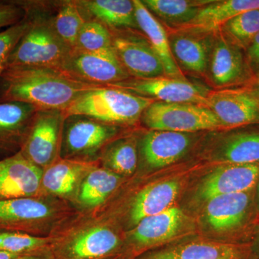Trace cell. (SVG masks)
I'll return each instance as SVG.
<instances>
[{
    "label": "cell",
    "instance_id": "obj_1",
    "mask_svg": "<svg viewBox=\"0 0 259 259\" xmlns=\"http://www.w3.org/2000/svg\"><path fill=\"white\" fill-rule=\"evenodd\" d=\"M100 87L80 81L59 68L10 66L0 78V102L64 111L83 93Z\"/></svg>",
    "mask_w": 259,
    "mask_h": 259
},
{
    "label": "cell",
    "instance_id": "obj_2",
    "mask_svg": "<svg viewBox=\"0 0 259 259\" xmlns=\"http://www.w3.org/2000/svg\"><path fill=\"white\" fill-rule=\"evenodd\" d=\"M30 19V25L10 54V66H49L61 69L71 52L54 28L53 18L38 3L17 1Z\"/></svg>",
    "mask_w": 259,
    "mask_h": 259
},
{
    "label": "cell",
    "instance_id": "obj_3",
    "mask_svg": "<svg viewBox=\"0 0 259 259\" xmlns=\"http://www.w3.org/2000/svg\"><path fill=\"white\" fill-rule=\"evenodd\" d=\"M154 101L120 89L102 86L83 93L64 112L66 117L83 115L110 125H133Z\"/></svg>",
    "mask_w": 259,
    "mask_h": 259
},
{
    "label": "cell",
    "instance_id": "obj_4",
    "mask_svg": "<svg viewBox=\"0 0 259 259\" xmlns=\"http://www.w3.org/2000/svg\"><path fill=\"white\" fill-rule=\"evenodd\" d=\"M141 120L151 130L182 134L225 130L208 107L187 102L154 101L143 112Z\"/></svg>",
    "mask_w": 259,
    "mask_h": 259
},
{
    "label": "cell",
    "instance_id": "obj_5",
    "mask_svg": "<svg viewBox=\"0 0 259 259\" xmlns=\"http://www.w3.org/2000/svg\"><path fill=\"white\" fill-rule=\"evenodd\" d=\"M120 126L110 125L83 115L66 117L61 158L89 161L113 141Z\"/></svg>",
    "mask_w": 259,
    "mask_h": 259
},
{
    "label": "cell",
    "instance_id": "obj_6",
    "mask_svg": "<svg viewBox=\"0 0 259 259\" xmlns=\"http://www.w3.org/2000/svg\"><path fill=\"white\" fill-rule=\"evenodd\" d=\"M64 110H37L20 153L40 168H47L61 157Z\"/></svg>",
    "mask_w": 259,
    "mask_h": 259
},
{
    "label": "cell",
    "instance_id": "obj_7",
    "mask_svg": "<svg viewBox=\"0 0 259 259\" xmlns=\"http://www.w3.org/2000/svg\"><path fill=\"white\" fill-rule=\"evenodd\" d=\"M107 86L120 89L138 96L152 99L155 101L187 102L204 106L206 105L207 95L211 91L204 85L166 76L151 79L131 77Z\"/></svg>",
    "mask_w": 259,
    "mask_h": 259
},
{
    "label": "cell",
    "instance_id": "obj_8",
    "mask_svg": "<svg viewBox=\"0 0 259 259\" xmlns=\"http://www.w3.org/2000/svg\"><path fill=\"white\" fill-rule=\"evenodd\" d=\"M61 69L83 82L101 86L131 78L114 49L98 53L71 49Z\"/></svg>",
    "mask_w": 259,
    "mask_h": 259
},
{
    "label": "cell",
    "instance_id": "obj_9",
    "mask_svg": "<svg viewBox=\"0 0 259 259\" xmlns=\"http://www.w3.org/2000/svg\"><path fill=\"white\" fill-rule=\"evenodd\" d=\"M205 106L215 115L225 130L259 123V99L249 89L211 90Z\"/></svg>",
    "mask_w": 259,
    "mask_h": 259
},
{
    "label": "cell",
    "instance_id": "obj_10",
    "mask_svg": "<svg viewBox=\"0 0 259 259\" xmlns=\"http://www.w3.org/2000/svg\"><path fill=\"white\" fill-rule=\"evenodd\" d=\"M110 31L116 55L131 78L151 79L165 76L163 64L147 38L125 30Z\"/></svg>",
    "mask_w": 259,
    "mask_h": 259
},
{
    "label": "cell",
    "instance_id": "obj_11",
    "mask_svg": "<svg viewBox=\"0 0 259 259\" xmlns=\"http://www.w3.org/2000/svg\"><path fill=\"white\" fill-rule=\"evenodd\" d=\"M207 74L212 84L220 89L243 82L248 76L241 48L230 41L220 30L214 33Z\"/></svg>",
    "mask_w": 259,
    "mask_h": 259
},
{
    "label": "cell",
    "instance_id": "obj_12",
    "mask_svg": "<svg viewBox=\"0 0 259 259\" xmlns=\"http://www.w3.org/2000/svg\"><path fill=\"white\" fill-rule=\"evenodd\" d=\"M44 169L19 152L0 161V201L35 197Z\"/></svg>",
    "mask_w": 259,
    "mask_h": 259
},
{
    "label": "cell",
    "instance_id": "obj_13",
    "mask_svg": "<svg viewBox=\"0 0 259 259\" xmlns=\"http://www.w3.org/2000/svg\"><path fill=\"white\" fill-rule=\"evenodd\" d=\"M259 179L255 164H226L213 170L202 180L197 191L199 199L207 202L224 194L248 192Z\"/></svg>",
    "mask_w": 259,
    "mask_h": 259
},
{
    "label": "cell",
    "instance_id": "obj_14",
    "mask_svg": "<svg viewBox=\"0 0 259 259\" xmlns=\"http://www.w3.org/2000/svg\"><path fill=\"white\" fill-rule=\"evenodd\" d=\"M55 212L51 204L35 197L0 201V231H36L38 225L50 221Z\"/></svg>",
    "mask_w": 259,
    "mask_h": 259
},
{
    "label": "cell",
    "instance_id": "obj_15",
    "mask_svg": "<svg viewBox=\"0 0 259 259\" xmlns=\"http://www.w3.org/2000/svg\"><path fill=\"white\" fill-rule=\"evenodd\" d=\"M192 144V134L151 130L141 139V158L150 168H163L183 157Z\"/></svg>",
    "mask_w": 259,
    "mask_h": 259
},
{
    "label": "cell",
    "instance_id": "obj_16",
    "mask_svg": "<svg viewBox=\"0 0 259 259\" xmlns=\"http://www.w3.org/2000/svg\"><path fill=\"white\" fill-rule=\"evenodd\" d=\"M168 39L178 66L193 74H207L214 33L172 30Z\"/></svg>",
    "mask_w": 259,
    "mask_h": 259
},
{
    "label": "cell",
    "instance_id": "obj_17",
    "mask_svg": "<svg viewBox=\"0 0 259 259\" xmlns=\"http://www.w3.org/2000/svg\"><path fill=\"white\" fill-rule=\"evenodd\" d=\"M37 110L23 102H0V154L20 152Z\"/></svg>",
    "mask_w": 259,
    "mask_h": 259
},
{
    "label": "cell",
    "instance_id": "obj_18",
    "mask_svg": "<svg viewBox=\"0 0 259 259\" xmlns=\"http://www.w3.org/2000/svg\"><path fill=\"white\" fill-rule=\"evenodd\" d=\"M120 238L103 226L90 227L76 233L60 249L61 259H102L118 248Z\"/></svg>",
    "mask_w": 259,
    "mask_h": 259
},
{
    "label": "cell",
    "instance_id": "obj_19",
    "mask_svg": "<svg viewBox=\"0 0 259 259\" xmlns=\"http://www.w3.org/2000/svg\"><path fill=\"white\" fill-rule=\"evenodd\" d=\"M86 20H94L110 30L139 28L134 0H76Z\"/></svg>",
    "mask_w": 259,
    "mask_h": 259
},
{
    "label": "cell",
    "instance_id": "obj_20",
    "mask_svg": "<svg viewBox=\"0 0 259 259\" xmlns=\"http://www.w3.org/2000/svg\"><path fill=\"white\" fill-rule=\"evenodd\" d=\"M185 220L182 209L170 207L164 212L140 221L131 231V238L141 246L159 244L175 238L185 226Z\"/></svg>",
    "mask_w": 259,
    "mask_h": 259
},
{
    "label": "cell",
    "instance_id": "obj_21",
    "mask_svg": "<svg viewBox=\"0 0 259 259\" xmlns=\"http://www.w3.org/2000/svg\"><path fill=\"white\" fill-rule=\"evenodd\" d=\"M258 9L259 0L210 1L199 10L198 14L190 23L174 30L214 33L219 31L228 20L237 15Z\"/></svg>",
    "mask_w": 259,
    "mask_h": 259
},
{
    "label": "cell",
    "instance_id": "obj_22",
    "mask_svg": "<svg viewBox=\"0 0 259 259\" xmlns=\"http://www.w3.org/2000/svg\"><path fill=\"white\" fill-rule=\"evenodd\" d=\"M209 154L225 164H255L259 161V131L227 134L209 148Z\"/></svg>",
    "mask_w": 259,
    "mask_h": 259
},
{
    "label": "cell",
    "instance_id": "obj_23",
    "mask_svg": "<svg viewBox=\"0 0 259 259\" xmlns=\"http://www.w3.org/2000/svg\"><path fill=\"white\" fill-rule=\"evenodd\" d=\"M134 2L138 25L146 34L148 41L159 57L164 69L165 76L187 79L172 54L168 32L141 0H134Z\"/></svg>",
    "mask_w": 259,
    "mask_h": 259
},
{
    "label": "cell",
    "instance_id": "obj_24",
    "mask_svg": "<svg viewBox=\"0 0 259 259\" xmlns=\"http://www.w3.org/2000/svg\"><path fill=\"white\" fill-rule=\"evenodd\" d=\"M247 255L248 249L243 245L196 241L160 250L144 259H243Z\"/></svg>",
    "mask_w": 259,
    "mask_h": 259
},
{
    "label": "cell",
    "instance_id": "obj_25",
    "mask_svg": "<svg viewBox=\"0 0 259 259\" xmlns=\"http://www.w3.org/2000/svg\"><path fill=\"white\" fill-rule=\"evenodd\" d=\"M181 189L177 180L153 183L143 189L135 197L130 218L134 226L144 218L156 215L172 207Z\"/></svg>",
    "mask_w": 259,
    "mask_h": 259
},
{
    "label": "cell",
    "instance_id": "obj_26",
    "mask_svg": "<svg viewBox=\"0 0 259 259\" xmlns=\"http://www.w3.org/2000/svg\"><path fill=\"white\" fill-rule=\"evenodd\" d=\"M250 202L248 192L224 194L214 197L207 202L206 221L214 231H231L243 222Z\"/></svg>",
    "mask_w": 259,
    "mask_h": 259
},
{
    "label": "cell",
    "instance_id": "obj_27",
    "mask_svg": "<svg viewBox=\"0 0 259 259\" xmlns=\"http://www.w3.org/2000/svg\"><path fill=\"white\" fill-rule=\"evenodd\" d=\"M93 167L90 162L59 159L44 171L41 187L49 193L61 197L69 195L76 190L81 177Z\"/></svg>",
    "mask_w": 259,
    "mask_h": 259
},
{
    "label": "cell",
    "instance_id": "obj_28",
    "mask_svg": "<svg viewBox=\"0 0 259 259\" xmlns=\"http://www.w3.org/2000/svg\"><path fill=\"white\" fill-rule=\"evenodd\" d=\"M156 18L172 30L190 23L209 0H141Z\"/></svg>",
    "mask_w": 259,
    "mask_h": 259
},
{
    "label": "cell",
    "instance_id": "obj_29",
    "mask_svg": "<svg viewBox=\"0 0 259 259\" xmlns=\"http://www.w3.org/2000/svg\"><path fill=\"white\" fill-rule=\"evenodd\" d=\"M120 182V175L105 168H93L81 181L79 200L87 207H95L106 201Z\"/></svg>",
    "mask_w": 259,
    "mask_h": 259
},
{
    "label": "cell",
    "instance_id": "obj_30",
    "mask_svg": "<svg viewBox=\"0 0 259 259\" xmlns=\"http://www.w3.org/2000/svg\"><path fill=\"white\" fill-rule=\"evenodd\" d=\"M107 169L117 175H132L138 166L137 140L134 136L113 140L100 154Z\"/></svg>",
    "mask_w": 259,
    "mask_h": 259
},
{
    "label": "cell",
    "instance_id": "obj_31",
    "mask_svg": "<svg viewBox=\"0 0 259 259\" xmlns=\"http://www.w3.org/2000/svg\"><path fill=\"white\" fill-rule=\"evenodd\" d=\"M85 22L76 0L61 2L53 18L56 32L71 49L76 47L78 35Z\"/></svg>",
    "mask_w": 259,
    "mask_h": 259
},
{
    "label": "cell",
    "instance_id": "obj_32",
    "mask_svg": "<svg viewBox=\"0 0 259 259\" xmlns=\"http://www.w3.org/2000/svg\"><path fill=\"white\" fill-rule=\"evenodd\" d=\"M220 31L241 49H247L259 33V9L250 10L228 20Z\"/></svg>",
    "mask_w": 259,
    "mask_h": 259
},
{
    "label": "cell",
    "instance_id": "obj_33",
    "mask_svg": "<svg viewBox=\"0 0 259 259\" xmlns=\"http://www.w3.org/2000/svg\"><path fill=\"white\" fill-rule=\"evenodd\" d=\"M88 52H103L113 49L112 32L102 24L86 20L80 30L76 47Z\"/></svg>",
    "mask_w": 259,
    "mask_h": 259
},
{
    "label": "cell",
    "instance_id": "obj_34",
    "mask_svg": "<svg viewBox=\"0 0 259 259\" xmlns=\"http://www.w3.org/2000/svg\"><path fill=\"white\" fill-rule=\"evenodd\" d=\"M47 238L18 231H0V250L20 255L36 253L47 244Z\"/></svg>",
    "mask_w": 259,
    "mask_h": 259
},
{
    "label": "cell",
    "instance_id": "obj_35",
    "mask_svg": "<svg viewBox=\"0 0 259 259\" xmlns=\"http://www.w3.org/2000/svg\"><path fill=\"white\" fill-rule=\"evenodd\" d=\"M30 25V19L25 14L21 21L0 31V78L6 69L12 51Z\"/></svg>",
    "mask_w": 259,
    "mask_h": 259
},
{
    "label": "cell",
    "instance_id": "obj_36",
    "mask_svg": "<svg viewBox=\"0 0 259 259\" xmlns=\"http://www.w3.org/2000/svg\"><path fill=\"white\" fill-rule=\"evenodd\" d=\"M25 15V10L17 1L0 3V29L15 25Z\"/></svg>",
    "mask_w": 259,
    "mask_h": 259
},
{
    "label": "cell",
    "instance_id": "obj_37",
    "mask_svg": "<svg viewBox=\"0 0 259 259\" xmlns=\"http://www.w3.org/2000/svg\"><path fill=\"white\" fill-rule=\"evenodd\" d=\"M247 59L250 67L259 72V33L247 48Z\"/></svg>",
    "mask_w": 259,
    "mask_h": 259
},
{
    "label": "cell",
    "instance_id": "obj_38",
    "mask_svg": "<svg viewBox=\"0 0 259 259\" xmlns=\"http://www.w3.org/2000/svg\"><path fill=\"white\" fill-rule=\"evenodd\" d=\"M16 259H52L51 256L49 255L40 254L38 252L36 253H30V254L23 255L21 256L18 257Z\"/></svg>",
    "mask_w": 259,
    "mask_h": 259
},
{
    "label": "cell",
    "instance_id": "obj_39",
    "mask_svg": "<svg viewBox=\"0 0 259 259\" xmlns=\"http://www.w3.org/2000/svg\"><path fill=\"white\" fill-rule=\"evenodd\" d=\"M20 256L21 255L0 250V259H16Z\"/></svg>",
    "mask_w": 259,
    "mask_h": 259
},
{
    "label": "cell",
    "instance_id": "obj_40",
    "mask_svg": "<svg viewBox=\"0 0 259 259\" xmlns=\"http://www.w3.org/2000/svg\"><path fill=\"white\" fill-rule=\"evenodd\" d=\"M257 96H258L259 99V74L258 75V79H257Z\"/></svg>",
    "mask_w": 259,
    "mask_h": 259
},
{
    "label": "cell",
    "instance_id": "obj_41",
    "mask_svg": "<svg viewBox=\"0 0 259 259\" xmlns=\"http://www.w3.org/2000/svg\"><path fill=\"white\" fill-rule=\"evenodd\" d=\"M258 197H259V182H258Z\"/></svg>",
    "mask_w": 259,
    "mask_h": 259
}]
</instances>
